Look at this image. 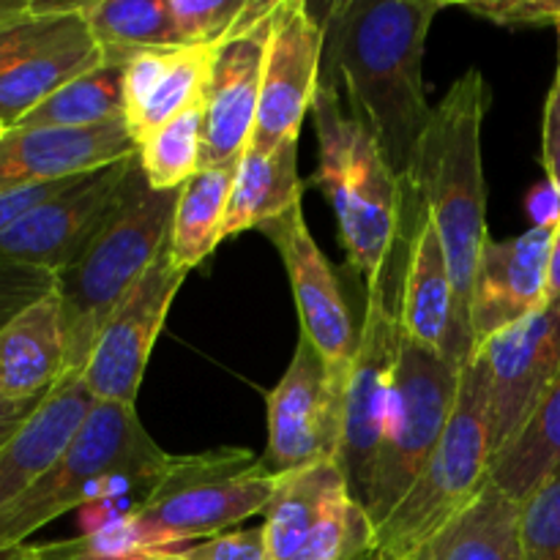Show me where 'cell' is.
<instances>
[{
	"mask_svg": "<svg viewBox=\"0 0 560 560\" xmlns=\"http://www.w3.org/2000/svg\"><path fill=\"white\" fill-rule=\"evenodd\" d=\"M441 0H345L328 5L326 66L342 82L350 115L375 137L399 178L432 120L424 49Z\"/></svg>",
	"mask_w": 560,
	"mask_h": 560,
	"instance_id": "cell-1",
	"label": "cell"
},
{
	"mask_svg": "<svg viewBox=\"0 0 560 560\" xmlns=\"http://www.w3.org/2000/svg\"><path fill=\"white\" fill-rule=\"evenodd\" d=\"M490 107V88L481 69H468L452 82L432 109V120L416 148L405 189L430 211L446 249L454 284L459 353L468 364L474 355L470 299L479 255L487 233V184L481 131Z\"/></svg>",
	"mask_w": 560,
	"mask_h": 560,
	"instance_id": "cell-2",
	"label": "cell"
},
{
	"mask_svg": "<svg viewBox=\"0 0 560 560\" xmlns=\"http://www.w3.org/2000/svg\"><path fill=\"white\" fill-rule=\"evenodd\" d=\"M312 120L317 131V167L310 184L331 200L345 257L370 282L397 260L408 200L405 180L386 162L375 137L345 113L334 77H323Z\"/></svg>",
	"mask_w": 560,
	"mask_h": 560,
	"instance_id": "cell-3",
	"label": "cell"
},
{
	"mask_svg": "<svg viewBox=\"0 0 560 560\" xmlns=\"http://www.w3.org/2000/svg\"><path fill=\"white\" fill-rule=\"evenodd\" d=\"M178 191H156L137 170L124 206L69 268L58 273L66 375H82L109 317L129 299L170 241Z\"/></svg>",
	"mask_w": 560,
	"mask_h": 560,
	"instance_id": "cell-4",
	"label": "cell"
},
{
	"mask_svg": "<svg viewBox=\"0 0 560 560\" xmlns=\"http://www.w3.org/2000/svg\"><path fill=\"white\" fill-rule=\"evenodd\" d=\"M277 476L249 448H211L167 457L153 485L126 517L142 550H178L191 539H213L255 514H266Z\"/></svg>",
	"mask_w": 560,
	"mask_h": 560,
	"instance_id": "cell-5",
	"label": "cell"
},
{
	"mask_svg": "<svg viewBox=\"0 0 560 560\" xmlns=\"http://www.w3.org/2000/svg\"><path fill=\"white\" fill-rule=\"evenodd\" d=\"M167 454L151 441L131 405L96 402L58 463L0 512V552L25 545L60 514L82 506L118 479L153 485Z\"/></svg>",
	"mask_w": 560,
	"mask_h": 560,
	"instance_id": "cell-6",
	"label": "cell"
},
{
	"mask_svg": "<svg viewBox=\"0 0 560 560\" xmlns=\"http://www.w3.org/2000/svg\"><path fill=\"white\" fill-rule=\"evenodd\" d=\"M490 381L485 361L470 355L459 372L457 405L427 468L392 517L377 528L366 560H408L446 528L490 481Z\"/></svg>",
	"mask_w": 560,
	"mask_h": 560,
	"instance_id": "cell-7",
	"label": "cell"
},
{
	"mask_svg": "<svg viewBox=\"0 0 560 560\" xmlns=\"http://www.w3.org/2000/svg\"><path fill=\"white\" fill-rule=\"evenodd\" d=\"M459 372L452 361L419 348L399 331L392 405L364 501L375 528L392 517L435 454L457 405Z\"/></svg>",
	"mask_w": 560,
	"mask_h": 560,
	"instance_id": "cell-8",
	"label": "cell"
},
{
	"mask_svg": "<svg viewBox=\"0 0 560 560\" xmlns=\"http://www.w3.org/2000/svg\"><path fill=\"white\" fill-rule=\"evenodd\" d=\"M397 262V260H394ZM394 262L366 282L364 320L359 326V345L345 388L342 441L337 465L348 490L364 506L372 470L386 430L388 405L394 394L399 353V310L392 290Z\"/></svg>",
	"mask_w": 560,
	"mask_h": 560,
	"instance_id": "cell-9",
	"label": "cell"
},
{
	"mask_svg": "<svg viewBox=\"0 0 560 560\" xmlns=\"http://www.w3.org/2000/svg\"><path fill=\"white\" fill-rule=\"evenodd\" d=\"M345 388L317 350L299 337L295 353L277 386L268 392V446L262 463L273 476L337 463L342 441Z\"/></svg>",
	"mask_w": 560,
	"mask_h": 560,
	"instance_id": "cell-10",
	"label": "cell"
},
{
	"mask_svg": "<svg viewBox=\"0 0 560 560\" xmlns=\"http://www.w3.org/2000/svg\"><path fill=\"white\" fill-rule=\"evenodd\" d=\"M140 159L137 153L82 175L74 186L27 213L0 235V257L47 268L58 277L118 213L131 189Z\"/></svg>",
	"mask_w": 560,
	"mask_h": 560,
	"instance_id": "cell-11",
	"label": "cell"
},
{
	"mask_svg": "<svg viewBox=\"0 0 560 560\" xmlns=\"http://www.w3.org/2000/svg\"><path fill=\"white\" fill-rule=\"evenodd\" d=\"M273 5L277 0H249L244 14L219 38L206 91L202 167L238 164L255 135Z\"/></svg>",
	"mask_w": 560,
	"mask_h": 560,
	"instance_id": "cell-12",
	"label": "cell"
},
{
	"mask_svg": "<svg viewBox=\"0 0 560 560\" xmlns=\"http://www.w3.org/2000/svg\"><path fill=\"white\" fill-rule=\"evenodd\" d=\"M326 25L304 0H277L268 27L260 107L252 145L277 148L299 142L323 82Z\"/></svg>",
	"mask_w": 560,
	"mask_h": 560,
	"instance_id": "cell-13",
	"label": "cell"
},
{
	"mask_svg": "<svg viewBox=\"0 0 560 560\" xmlns=\"http://www.w3.org/2000/svg\"><path fill=\"white\" fill-rule=\"evenodd\" d=\"M184 279L186 271H180L173 262L167 241L162 255L137 282L129 299L109 317L88 355L82 381L96 402L135 408L151 350L162 334Z\"/></svg>",
	"mask_w": 560,
	"mask_h": 560,
	"instance_id": "cell-14",
	"label": "cell"
},
{
	"mask_svg": "<svg viewBox=\"0 0 560 560\" xmlns=\"http://www.w3.org/2000/svg\"><path fill=\"white\" fill-rule=\"evenodd\" d=\"M490 381V452L509 446L560 372V310H539L474 350ZM492 463V459H490Z\"/></svg>",
	"mask_w": 560,
	"mask_h": 560,
	"instance_id": "cell-15",
	"label": "cell"
},
{
	"mask_svg": "<svg viewBox=\"0 0 560 560\" xmlns=\"http://www.w3.org/2000/svg\"><path fill=\"white\" fill-rule=\"evenodd\" d=\"M260 233L273 241L288 268L301 337L317 350L334 377L348 383L355 345H359V328L353 326V315H350L331 262L312 238L304 206L268 222L266 228H260Z\"/></svg>",
	"mask_w": 560,
	"mask_h": 560,
	"instance_id": "cell-16",
	"label": "cell"
},
{
	"mask_svg": "<svg viewBox=\"0 0 560 560\" xmlns=\"http://www.w3.org/2000/svg\"><path fill=\"white\" fill-rule=\"evenodd\" d=\"M402 238L408 244V257H405L402 282L397 290L399 331L413 345L463 370L465 361L459 353L454 284L446 249H443L430 211L410 195L405 200Z\"/></svg>",
	"mask_w": 560,
	"mask_h": 560,
	"instance_id": "cell-17",
	"label": "cell"
},
{
	"mask_svg": "<svg viewBox=\"0 0 560 560\" xmlns=\"http://www.w3.org/2000/svg\"><path fill=\"white\" fill-rule=\"evenodd\" d=\"M552 235L556 228H530L517 238L487 241L470 299L474 350L492 334L545 310Z\"/></svg>",
	"mask_w": 560,
	"mask_h": 560,
	"instance_id": "cell-18",
	"label": "cell"
},
{
	"mask_svg": "<svg viewBox=\"0 0 560 560\" xmlns=\"http://www.w3.org/2000/svg\"><path fill=\"white\" fill-rule=\"evenodd\" d=\"M131 153L126 118L93 129H9L0 140V191L77 178Z\"/></svg>",
	"mask_w": 560,
	"mask_h": 560,
	"instance_id": "cell-19",
	"label": "cell"
},
{
	"mask_svg": "<svg viewBox=\"0 0 560 560\" xmlns=\"http://www.w3.org/2000/svg\"><path fill=\"white\" fill-rule=\"evenodd\" d=\"M96 399L82 375H66L27 424L0 448V512L42 479L69 448Z\"/></svg>",
	"mask_w": 560,
	"mask_h": 560,
	"instance_id": "cell-20",
	"label": "cell"
},
{
	"mask_svg": "<svg viewBox=\"0 0 560 560\" xmlns=\"http://www.w3.org/2000/svg\"><path fill=\"white\" fill-rule=\"evenodd\" d=\"M63 377V304L58 290H52L0 331V394L9 399H44Z\"/></svg>",
	"mask_w": 560,
	"mask_h": 560,
	"instance_id": "cell-21",
	"label": "cell"
},
{
	"mask_svg": "<svg viewBox=\"0 0 560 560\" xmlns=\"http://www.w3.org/2000/svg\"><path fill=\"white\" fill-rule=\"evenodd\" d=\"M301 197L304 180L299 175V142H282L277 148L249 142L235 164L224 238L266 228L273 219L304 206Z\"/></svg>",
	"mask_w": 560,
	"mask_h": 560,
	"instance_id": "cell-22",
	"label": "cell"
},
{
	"mask_svg": "<svg viewBox=\"0 0 560 560\" xmlns=\"http://www.w3.org/2000/svg\"><path fill=\"white\" fill-rule=\"evenodd\" d=\"M408 560H523L520 503L490 479L463 514Z\"/></svg>",
	"mask_w": 560,
	"mask_h": 560,
	"instance_id": "cell-23",
	"label": "cell"
},
{
	"mask_svg": "<svg viewBox=\"0 0 560 560\" xmlns=\"http://www.w3.org/2000/svg\"><path fill=\"white\" fill-rule=\"evenodd\" d=\"M104 63L107 58L88 33V25L63 42L20 60L0 74V120L11 129L60 88Z\"/></svg>",
	"mask_w": 560,
	"mask_h": 560,
	"instance_id": "cell-24",
	"label": "cell"
},
{
	"mask_svg": "<svg viewBox=\"0 0 560 560\" xmlns=\"http://www.w3.org/2000/svg\"><path fill=\"white\" fill-rule=\"evenodd\" d=\"M342 487H348V481L337 463L310 465L277 476V487L262 514L268 560H293Z\"/></svg>",
	"mask_w": 560,
	"mask_h": 560,
	"instance_id": "cell-25",
	"label": "cell"
},
{
	"mask_svg": "<svg viewBox=\"0 0 560 560\" xmlns=\"http://www.w3.org/2000/svg\"><path fill=\"white\" fill-rule=\"evenodd\" d=\"M235 164L202 167L180 186L170 228V255L180 271H195L224 241Z\"/></svg>",
	"mask_w": 560,
	"mask_h": 560,
	"instance_id": "cell-26",
	"label": "cell"
},
{
	"mask_svg": "<svg viewBox=\"0 0 560 560\" xmlns=\"http://www.w3.org/2000/svg\"><path fill=\"white\" fill-rule=\"evenodd\" d=\"M556 470H560V372L520 435L492 457L490 479L514 503H523Z\"/></svg>",
	"mask_w": 560,
	"mask_h": 560,
	"instance_id": "cell-27",
	"label": "cell"
},
{
	"mask_svg": "<svg viewBox=\"0 0 560 560\" xmlns=\"http://www.w3.org/2000/svg\"><path fill=\"white\" fill-rule=\"evenodd\" d=\"M80 14L109 63L124 66L137 52L184 47L167 0H93L80 3Z\"/></svg>",
	"mask_w": 560,
	"mask_h": 560,
	"instance_id": "cell-28",
	"label": "cell"
},
{
	"mask_svg": "<svg viewBox=\"0 0 560 560\" xmlns=\"http://www.w3.org/2000/svg\"><path fill=\"white\" fill-rule=\"evenodd\" d=\"M124 118V66L104 63L38 104L11 129H93Z\"/></svg>",
	"mask_w": 560,
	"mask_h": 560,
	"instance_id": "cell-29",
	"label": "cell"
},
{
	"mask_svg": "<svg viewBox=\"0 0 560 560\" xmlns=\"http://www.w3.org/2000/svg\"><path fill=\"white\" fill-rule=\"evenodd\" d=\"M219 38L217 42H202V44H186V47L173 49L170 55V66L162 74L159 85L142 104L140 113L135 118L126 120L129 135L135 145H140L145 137L153 131L162 129L167 120L178 118L195 104L206 102L208 80H211L213 58H217Z\"/></svg>",
	"mask_w": 560,
	"mask_h": 560,
	"instance_id": "cell-30",
	"label": "cell"
},
{
	"mask_svg": "<svg viewBox=\"0 0 560 560\" xmlns=\"http://www.w3.org/2000/svg\"><path fill=\"white\" fill-rule=\"evenodd\" d=\"M202 137H206V102L195 104L178 118L137 145V159L148 186L175 191L202 170Z\"/></svg>",
	"mask_w": 560,
	"mask_h": 560,
	"instance_id": "cell-31",
	"label": "cell"
},
{
	"mask_svg": "<svg viewBox=\"0 0 560 560\" xmlns=\"http://www.w3.org/2000/svg\"><path fill=\"white\" fill-rule=\"evenodd\" d=\"M375 536L366 509L342 487L293 560H366L375 550Z\"/></svg>",
	"mask_w": 560,
	"mask_h": 560,
	"instance_id": "cell-32",
	"label": "cell"
},
{
	"mask_svg": "<svg viewBox=\"0 0 560 560\" xmlns=\"http://www.w3.org/2000/svg\"><path fill=\"white\" fill-rule=\"evenodd\" d=\"M82 27L85 20L80 14V3H36L31 16L0 27V74Z\"/></svg>",
	"mask_w": 560,
	"mask_h": 560,
	"instance_id": "cell-33",
	"label": "cell"
},
{
	"mask_svg": "<svg viewBox=\"0 0 560 560\" xmlns=\"http://www.w3.org/2000/svg\"><path fill=\"white\" fill-rule=\"evenodd\" d=\"M523 560H560V470L520 503Z\"/></svg>",
	"mask_w": 560,
	"mask_h": 560,
	"instance_id": "cell-34",
	"label": "cell"
},
{
	"mask_svg": "<svg viewBox=\"0 0 560 560\" xmlns=\"http://www.w3.org/2000/svg\"><path fill=\"white\" fill-rule=\"evenodd\" d=\"M249 0H167L180 44L217 42L244 14Z\"/></svg>",
	"mask_w": 560,
	"mask_h": 560,
	"instance_id": "cell-35",
	"label": "cell"
},
{
	"mask_svg": "<svg viewBox=\"0 0 560 560\" xmlns=\"http://www.w3.org/2000/svg\"><path fill=\"white\" fill-rule=\"evenodd\" d=\"M55 284H58V277L47 271V268H36L27 266V262L11 260V257H0V331L22 310H27L38 299L52 293Z\"/></svg>",
	"mask_w": 560,
	"mask_h": 560,
	"instance_id": "cell-36",
	"label": "cell"
},
{
	"mask_svg": "<svg viewBox=\"0 0 560 560\" xmlns=\"http://www.w3.org/2000/svg\"><path fill=\"white\" fill-rule=\"evenodd\" d=\"M167 552H175L180 560H268L262 525L260 528L228 530V534H219L195 547H178V550Z\"/></svg>",
	"mask_w": 560,
	"mask_h": 560,
	"instance_id": "cell-37",
	"label": "cell"
},
{
	"mask_svg": "<svg viewBox=\"0 0 560 560\" xmlns=\"http://www.w3.org/2000/svg\"><path fill=\"white\" fill-rule=\"evenodd\" d=\"M173 49H151V52L131 55L124 63V118H135L142 104L159 85L170 66Z\"/></svg>",
	"mask_w": 560,
	"mask_h": 560,
	"instance_id": "cell-38",
	"label": "cell"
},
{
	"mask_svg": "<svg viewBox=\"0 0 560 560\" xmlns=\"http://www.w3.org/2000/svg\"><path fill=\"white\" fill-rule=\"evenodd\" d=\"M463 9L501 27H556L558 0H490V3H463Z\"/></svg>",
	"mask_w": 560,
	"mask_h": 560,
	"instance_id": "cell-39",
	"label": "cell"
},
{
	"mask_svg": "<svg viewBox=\"0 0 560 560\" xmlns=\"http://www.w3.org/2000/svg\"><path fill=\"white\" fill-rule=\"evenodd\" d=\"M82 175L77 178H63V180H49V184H31V186H16V189L0 191V235L9 233L14 224H20L22 219L31 211H36L38 206H44L47 200L58 197L60 191H66L69 186H74Z\"/></svg>",
	"mask_w": 560,
	"mask_h": 560,
	"instance_id": "cell-40",
	"label": "cell"
},
{
	"mask_svg": "<svg viewBox=\"0 0 560 560\" xmlns=\"http://www.w3.org/2000/svg\"><path fill=\"white\" fill-rule=\"evenodd\" d=\"M541 164L547 170V180L560 189V69H556L550 93L545 102V120H541Z\"/></svg>",
	"mask_w": 560,
	"mask_h": 560,
	"instance_id": "cell-41",
	"label": "cell"
},
{
	"mask_svg": "<svg viewBox=\"0 0 560 560\" xmlns=\"http://www.w3.org/2000/svg\"><path fill=\"white\" fill-rule=\"evenodd\" d=\"M38 560H180L175 552L159 550V552H131V556H96V552L85 550L80 539L58 541V545H38Z\"/></svg>",
	"mask_w": 560,
	"mask_h": 560,
	"instance_id": "cell-42",
	"label": "cell"
},
{
	"mask_svg": "<svg viewBox=\"0 0 560 560\" xmlns=\"http://www.w3.org/2000/svg\"><path fill=\"white\" fill-rule=\"evenodd\" d=\"M525 211L534 219V228H558L560 224V189L552 180H541L525 197Z\"/></svg>",
	"mask_w": 560,
	"mask_h": 560,
	"instance_id": "cell-43",
	"label": "cell"
},
{
	"mask_svg": "<svg viewBox=\"0 0 560 560\" xmlns=\"http://www.w3.org/2000/svg\"><path fill=\"white\" fill-rule=\"evenodd\" d=\"M44 399H9L0 394V448L27 424Z\"/></svg>",
	"mask_w": 560,
	"mask_h": 560,
	"instance_id": "cell-44",
	"label": "cell"
},
{
	"mask_svg": "<svg viewBox=\"0 0 560 560\" xmlns=\"http://www.w3.org/2000/svg\"><path fill=\"white\" fill-rule=\"evenodd\" d=\"M547 310H560V224L556 228L550 246V262H547Z\"/></svg>",
	"mask_w": 560,
	"mask_h": 560,
	"instance_id": "cell-45",
	"label": "cell"
},
{
	"mask_svg": "<svg viewBox=\"0 0 560 560\" xmlns=\"http://www.w3.org/2000/svg\"><path fill=\"white\" fill-rule=\"evenodd\" d=\"M36 11L33 0H0V27L9 25V22L25 20Z\"/></svg>",
	"mask_w": 560,
	"mask_h": 560,
	"instance_id": "cell-46",
	"label": "cell"
},
{
	"mask_svg": "<svg viewBox=\"0 0 560 560\" xmlns=\"http://www.w3.org/2000/svg\"><path fill=\"white\" fill-rule=\"evenodd\" d=\"M0 560H38L36 545H20L14 547V550L0 552Z\"/></svg>",
	"mask_w": 560,
	"mask_h": 560,
	"instance_id": "cell-47",
	"label": "cell"
},
{
	"mask_svg": "<svg viewBox=\"0 0 560 560\" xmlns=\"http://www.w3.org/2000/svg\"><path fill=\"white\" fill-rule=\"evenodd\" d=\"M556 31H558V69H560V0L556 9Z\"/></svg>",
	"mask_w": 560,
	"mask_h": 560,
	"instance_id": "cell-48",
	"label": "cell"
},
{
	"mask_svg": "<svg viewBox=\"0 0 560 560\" xmlns=\"http://www.w3.org/2000/svg\"><path fill=\"white\" fill-rule=\"evenodd\" d=\"M5 131H9V126H5L3 120H0V140H3V137H5Z\"/></svg>",
	"mask_w": 560,
	"mask_h": 560,
	"instance_id": "cell-49",
	"label": "cell"
}]
</instances>
